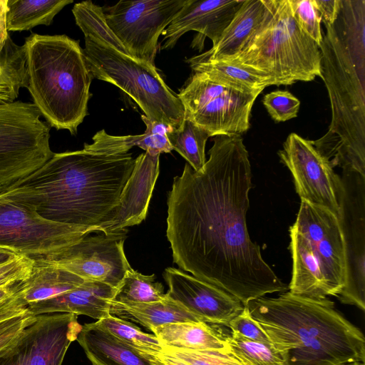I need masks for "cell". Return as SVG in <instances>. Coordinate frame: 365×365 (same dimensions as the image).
Returning <instances> with one entry per match:
<instances>
[{"label": "cell", "mask_w": 365, "mask_h": 365, "mask_svg": "<svg viewBox=\"0 0 365 365\" xmlns=\"http://www.w3.org/2000/svg\"><path fill=\"white\" fill-rule=\"evenodd\" d=\"M203 168L186 163L168 198L166 235L173 262L244 306L288 289L249 235L252 188L249 154L241 135H218Z\"/></svg>", "instance_id": "cell-1"}, {"label": "cell", "mask_w": 365, "mask_h": 365, "mask_svg": "<svg viewBox=\"0 0 365 365\" xmlns=\"http://www.w3.org/2000/svg\"><path fill=\"white\" fill-rule=\"evenodd\" d=\"M135 163L132 153L84 150L53 153L1 194L55 222L102 232L110 222Z\"/></svg>", "instance_id": "cell-2"}, {"label": "cell", "mask_w": 365, "mask_h": 365, "mask_svg": "<svg viewBox=\"0 0 365 365\" xmlns=\"http://www.w3.org/2000/svg\"><path fill=\"white\" fill-rule=\"evenodd\" d=\"M319 45L332 118L313 141L332 168L365 177V1L341 0Z\"/></svg>", "instance_id": "cell-3"}, {"label": "cell", "mask_w": 365, "mask_h": 365, "mask_svg": "<svg viewBox=\"0 0 365 365\" xmlns=\"http://www.w3.org/2000/svg\"><path fill=\"white\" fill-rule=\"evenodd\" d=\"M287 365L364 363L365 339L329 299H313L286 292L247 304Z\"/></svg>", "instance_id": "cell-4"}, {"label": "cell", "mask_w": 365, "mask_h": 365, "mask_svg": "<svg viewBox=\"0 0 365 365\" xmlns=\"http://www.w3.org/2000/svg\"><path fill=\"white\" fill-rule=\"evenodd\" d=\"M72 12L85 37L83 52L93 78L108 82L127 93L151 120L173 129L185 119L178 96L165 83L155 66L131 56L108 27L102 7L91 1L76 4Z\"/></svg>", "instance_id": "cell-5"}, {"label": "cell", "mask_w": 365, "mask_h": 365, "mask_svg": "<svg viewBox=\"0 0 365 365\" xmlns=\"http://www.w3.org/2000/svg\"><path fill=\"white\" fill-rule=\"evenodd\" d=\"M24 46L33 103L50 127L76 135L88 115L93 78L83 48L65 34H31Z\"/></svg>", "instance_id": "cell-6"}, {"label": "cell", "mask_w": 365, "mask_h": 365, "mask_svg": "<svg viewBox=\"0 0 365 365\" xmlns=\"http://www.w3.org/2000/svg\"><path fill=\"white\" fill-rule=\"evenodd\" d=\"M229 61L262 75L269 86L322 78L319 46L297 24L289 0H277L271 21Z\"/></svg>", "instance_id": "cell-7"}, {"label": "cell", "mask_w": 365, "mask_h": 365, "mask_svg": "<svg viewBox=\"0 0 365 365\" xmlns=\"http://www.w3.org/2000/svg\"><path fill=\"white\" fill-rule=\"evenodd\" d=\"M262 91H242L193 72L178 96L185 118L213 137L247 131L252 106Z\"/></svg>", "instance_id": "cell-8"}, {"label": "cell", "mask_w": 365, "mask_h": 365, "mask_svg": "<svg viewBox=\"0 0 365 365\" xmlns=\"http://www.w3.org/2000/svg\"><path fill=\"white\" fill-rule=\"evenodd\" d=\"M91 230L48 220L31 207L0 195V248L33 260L54 255Z\"/></svg>", "instance_id": "cell-9"}, {"label": "cell", "mask_w": 365, "mask_h": 365, "mask_svg": "<svg viewBox=\"0 0 365 365\" xmlns=\"http://www.w3.org/2000/svg\"><path fill=\"white\" fill-rule=\"evenodd\" d=\"M187 1H119L102 10L108 27L128 53L155 66L158 38Z\"/></svg>", "instance_id": "cell-10"}, {"label": "cell", "mask_w": 365, "mask_h": 365, "mask_svg": "<svg viewBox=\"0 0 365 365\" xmlns=\"http://www.w3.org/2000/svg\"><path fill=\"white\" fill-rule=\"evenodd\" d=\"M338 216L346 255V282L337 296L365 311V177L343 171Z\"/></svg>", "instance_id": "cell-11"}, {"label": "cell", "mask_w": 365, "mask_h": 365, "mask_svg": "<svg viewBox=\"0 0 365 365\" xmlns=\"http://www.w3.org/2000/svg\"><path fill=\"white\" fill-rule=\"evenodd\" d=\"M92 233L54 255L38 259L65 269L84 280L100 282L117 289L131 268L123 248L128 230Z\"/></svg>", "instance_id": "cell-12"}, {"label": "cell", "mask_w": 365, "mask_h": 365, "mask_svg": "<svg viewBox=\"0 0 365 365\" xmlns=\"http://www.w3.org/2000/svg\"><path fill=\"white\" fill-rule=\"evenodd\" d=\"M278 155L293 177L301 201L327 209L338 217L341 180L313 141L291 133Z\"/></svg>", "instance_id": "cell-13"}, {"label": "cell", "mask_w": 365, "mask_h": 365, "mask_svg": "<svg viewBox=\"0 0 365 365\" xmlns=\"http://www.w3.org/2000/svg\"><path fill=\"white\" fill-rule=\"evenodd\" d=\"M77 319L71 313L36 316L18 341L0 357V365H62L82 328Z\"/></svg>", "instance_id": "cell-14"}, {"label": "cell", "mask_w": 365, "mask_h": 365, "mask_svg": "<svg viewBox=\"0 0 365 365\" xmlns=\"http://www.w3.org/2000/svg\"><path fill=\"white\" fill-rule=\"evenodd\" d=\"M292 227L309 242L331 296L337 297L346 275L344 241L336 215L301 201Z\"/></svg>", "instance_id": "cell-15"}, {"label": "cell", "mask_w": 365, "mask_h": 365, "mask_svg": "<svg viewBox=\"0 0 365 365\" xmlns=\"http://www.w3.org/2000/svg\"><path fill=\"white\" fill-rule=\"evenodd\" d=\"M41 115L33 103H0V161L52 157L51 127Z\"/></svg>", "instance_id": "cell-16"}, {"label": "cell", "mask_w": 365, "mask_h": 365, "mask_svg": "<svg viewBox=\"0 0 365 365\" xmlns=\"http://www.w3.org/2000/svg\"><path fill=\"white\" fill-rule=\"evenodd\" d=\"M163 277L169 287L166 294L207 324L227 326L245 307L223 289L180 269L168 267Z\"/></svg>", "instance_id": "cell-17"}, {"label": "cell", "mask_w": 365, "mask_h": 365, "mask_svg": "<svg viewBox=\"0 0 365 365\" xmlns=\"http://www.w3.org/2000/svg\"><path fill=\"white\" fill-rule=\"evenodd\" d=\"M245 0H187L164 30L160 49L172 48L189 31L208 37L215 46Z\"/></svg>", "instance_id": "cell-18"}, {"label": "cell", "mask_w": 365, "mask_h": 365, "mask_svg": "<svg viewBox=\"0 0 365 365\" xmlns=\"http://www.w3.org/2000/svg\"><path fill=\"white\" fill-rule=\"evenodd\" d=\"M159 158L160 155L147 152L135 158L134 168L113 210V217L103 232L126 229L145 220L159 174Z\"/></svg>", "instance_id": "cell-19"}, {"label": "cell", "mask_w": 365, "mask_h": 365, "mask_svg": "<svg viewBox=\"0 0 365 365\" xmlns=\"http://www.w3.org/2000/svg\"><path fill=\"white\" fill-rule=\"evenodd\" d=\"M277 0H245L217 43L195 56L209 61L235 58L272 19Z\"/></svg>", "instance_id": "cell-20"}, {"label": "cell", "mask_w": 365, "mask_h": 365, "mask_svg": "<svg viewBox=\"0 0 365 365\" xmlns=\"http://www.w3.org/2000/svg\"><path fill=\"white\" fill-rule=\"evenodd\" d=\"M117 289L100 282L85 280L78 287L53 298L31 304L34 315L71 313L97 320L110 314L112 301Z\"/></svg>", "instance_id": "cell-21"}, {"label": "cell", "mask_w": 365, "mask_h": 365, "mask_svg": "<svg viewBox=\"0 0 365 365\" xmlns=\"http://www.w3.org/2000/svg\"><path fill=\"white\" fill-rule=\"evenodd\" d=\"M95 365H163L126 345L96 322L85 324L76 339Z\"/></svg>", "instance_id": "cell-22"}, {"label": "cell", "mask_w": 365, "mask_h": 365, "mask_svg": "<svg viewBox=\"0 0 365 365\" xmlns=\"http://www.w3.org/2000/svg\"><path fill=\"white\" fill-rule=\"evenodd\" d=\"M289 231L292 257L289 292L313 299H323L331 296L309 242L292 226Z\"/></svg>", "instance_id": "cell-23"}, {"label": "cell", "mask_w": 365, "mask_h": 365, "mask_svg": "<svg viewBox=\"0 0 365 365\" xmlns=\"http://www.w3.org/2000/svg\"><path fill=\"white\" fill-rule=\"evenodd\" d=\"M141 119L146 126L144 133L116 136L101 130L93 136L92 143H84L83 149L98 153L122 155L128 153L132 147L138 146L152 155H160L173 150L167 135L173 129L171 127L151 120L145 115H141Z\"/></svg>", "instance_id": "cell-24"}, {"label": "cell", "mask_w": 365, "mask_h": 365, "mask_svg": "<svg viewBox=\"0 0 365 365\" xmlns=\"http://www.w3.org/2000/svg\"><path fill=\"white\" fill-rule=\"evenodd\" d=\"M150 331L163 346L230 353L226 336H223L204 322L169 324L153 327Z\"/></svg>", "instance_id": "cell-25"}, {"label": "cell", "mask_w": 365, "mask_h": 365, "mask_svg": "<svg viewBox=\"0 0 365 365\" xmlns=\"http://www.w3.org/2000/svg\"><path fill=\"white\" fill-rule=\"evenodd\" d=\"M34 261L30 274L20 282L22 295L28 306L61 295L85 281L78 275L42 259Z\"/></svg>", "instance_id": "cell-26"}, {"label": "cell", "mask_w": 365, "mask_h": 365, "mask_svg": "<svg viewBox=\"0 0 365 365\" xmlns=\"http://www.w3.org/2000/svg\"><path fill=\"white\" fill-rule=\"evenodd\" d=\"M110 314L131 319L148 329L180 322H202L179 302L167 294L164 299L150 303H119L112 302Z\"/></svg>", "instance_id": "cell-27"}, {"label": "cell", "mask_w": 365, "mask_h": 365, "mask_svg": "<svg viewBox=\"0 0 365 365\" xmlns=\"http://www.w3.org/2000/svg\"><path fill=\"white\" fill-rule=\"evenodd\" d=\"M72 0H8V31H29L38 25L49 26L53 18Z\"/></svg>", "instance_id": "cell-28"}, {"label": "cell", "mask_w": 365, "mask_h": 365, "mask_svg": "<svg viewBox=\"0 0 365 365\" xmlns=\"http://www.w3.org/2000/svg\"><path fill=\"white\" fill-rule=\"evenodd\" d=\"M193 72L205 74L212 80L245 91L264 90L269 86L262 75L230 61H209L193 56L187 60Z\"/></svg>", "instance_id": "cell-29"}, {"label": "cell", "mask_w": 365, "mask_h": 365, "mask_svg": "<svg viewBox=\"0 0 365 365\" xmlns=\"http://www.w3.org/2000/svg\"><path fill=\"white\" fill-rule=\"evenodd\" d=\"M26 86L24 46L16 44L9 35L0 54V103L16 101L21 88Z\"/></svg>", "instance_id": "cell-30"}, {"label": "cell", "mask_w": 365, "mask_h": 365, "mask_svg": "<svg viewBox=\"0 0 365 365\" xmlns=\"http://www.w3.org/2000/svg\"><path fill=\"white\" fill-rule=\"evenodd\" d=\"M168 138L173 150L180 153L195 171L201 170L205 163V145L208 133L185 118L178 128L168 133Z\"/></svg>", "instance_id": "cell-31"}, {"label": "cell", "mask_w": 365, "mask_h": 365, "mask_svg": "<svg viewBox=\"0 0 365 365\" xmlns=\"http://www.w3.org/2000/svg\"><path fill=\"white\" fill-rule=\"evenodd\" d=\"M96 323L126 345L145 356L160 360L163 346L154 334L143 332L130 322L111 314Z\"/></svg>", "instance_id": "cell-32"}, {"label": "cell", "mask_w": 365, "mask_h": 365, "mask_svg": "<svg viewBox=\"0 0 365 365\" xmlns=\"http://www.w3.org/2000/svg\"><path fill=\"white\" fill-rule=\"evenodd\" d=\"M226 340L230 354L244 365H287L285 355L272 343L250 340L235 331Z\"/></svg>", "instance_id": "cell-33"}, {"label": "cell", "mask_w": 365, "mask_h": 365, "mask_svg": "<svg viewBox=\"0 0 365 365\" xmlns=\"http://www.w3.org/2000/svg\"><path fill=\"white\" fill-rule=\"evenodd\" d=\"M155 274L144 275L132 268L125 273L112 302L119 303H150L164 299L166 293Z\"/></svg>", "instance_id": "cell-34"}, {"label": "cell", "mask_w": 365, "mask_h": 365, "mask_svg": "<svg viewBox=\"0 0 365 365\" xmlns=\"http://www.w3.org/2000/svg\"><path fill=\"white\" fill-rule=\"evenodd\" d=\"M294 19L299 27L319 46L323 35L320 14L314 0H289Z\"/></svg>", "instance_id": "cell-35"}, {"label": "cell", "mask_w": 365, "mask_h": 365, "mask_svg": "<svg viewBox=\"0 0 365 365\" xmlns=\"http://www.w3.org/2000/svg\"><path fill=\"white\" fill-rule=\"evenodd\" d=\"M262 103L277 123L296 118L300 107L299 100L287 91H275L266 94Z\"/></svg>", "instance_id": "cell-36"}, {"label": "cell", "mask_w": 365, "mask_h": 365, "mask_svg": "<svg viewBox=\"0 0 365 365\" xmlns=\"http://www.w3.org/2000/svg\"><path fill=\"white\" fill-rule=\"evenodd\" d=\"M46 162L40 159L0 161V195L14 187Z\"/></svg>", "instance_id": "cell-37"}, {"label": "cell", "mask_w": 365, "mask_h": 365, "mask_svg": "<svg viewBox=\"0 0 365 365\" xmlns=\"http://www.w3.org/2000/svg\"><path fill=\"white\" fill-rule=\"evenodd\" d=\"M170 353L189 365H244L230 353L214 350H187L163 346Z\"/></svg>", "instance_id": "cell-38"}, {"label": "cell", "mask_w": 365, "mask_h": 365, "mask_svg": "<svg viewBox=\"0 0 365 365\" xmlns=\"http://www.w3.org/2000/svg\"><path fill=\"white\" fill-rule=\"evenodd\" d=\"M36 318V316L27 309L16 317L0 322V357L18 341Z\"/></svg>", "instance_id": "cell-39"}, {"label": "cell", "mask_w": 365, "mask_h": 365, "mask_svg": "<svg viewBox=\"0 0 365 365\" xmlns=\"http://www.w3.org/2000/svg\"><path fill=\"white\" fill-rule=\"evenodd\" d=\"M20 282L0 287V322L16 317L28 309Z\"/></svg>", "instance_id": "cell-40"}, {"label": "cell", "mask_w": 365, "mask_h": 365, "mask_svg": "<svg viewBox=\"0 0 365 365\" xmlns=\"http://www.w3.org/2000/svg\"><path fill=\"white\" fill-rule=\"evenodd\" d=\"M227 327L231 331H235L246 339L272 343L259 323L251 315L247 306H245L242 311Z\"/></svg>", "instance_id": "cell-41"}, {"label": "cell", "mask_w": 365, "mask_h": 365, "mask_svg": "<svg viewBox=\"0 0 365 365\" xmlns=\"http://www.w3.org/2000/svg\"><path fill=\"white\" fill-rule=\"evenodd\" d=\"M34 261L25 256L17 255L0 264V287L24 280L30 274Z\"/></svg>", "instance_id": "cell-42"}, {"label": "cell", "mask_w": 365, "mask_h": 365, "mask_svg": "<svg viewBox=\"0 0 365 365\" xmlns=\"http://www.w3.org/2000/svg\"><path fill=\"white\" fill-rule=\"evenodd\" d=\"M324 24H332L338 16L341 0H314Z\"/></svg>", "instance_id": "cell-43"}, {"label": "cell", "mask_w": 365, "mask_h": 365, "mask_svg": "<svg viewBox=\"0 0 365 365\" xmlns=\"http://www.w3.org/2000/svg\"><path fill=\"white\" fill-rule=\"evenodd\" d=\"M8 0H0V54L9 36L6 29V13Z\"/></svg>", "instance_id": "cell-44"}, {"label": "cell", "mask_w": 365, "mask_h": 365, "mask_svg": "<svg viewBox=\"0 0 365 365\" xmlns=\"http://www.w3.org/2000/svg\"><path fill=\"white\" fill-rule=\"evenodd\" d=\"M159 359L163 365H189L185 361L165 350H163V352L160 354Z\"/></svg>", "instance_id": "cell-45"}, {"label": "cell", "mask_w": 365, "mask_h": 365, "mask_svg": "<svg viewBox=\"0 0 365 365\" xmlns=\"http://www.w3.org/2000/svg\"><path fill=\"white\" fill-rule=\"evenodd\" d=\"M17 255L11 251L0 248V264L14 258Z\"/></svg>", "instance_id": "cell-46"}, {"label": "cell", "mask_w": 365, "mask_h": 365, "mask_svg": "<svg viewBox=\"0 0 365 365\" xmlns=\"http://www.w3.org/2000/svg\"><path fill=\"white\" fill-rule=\"evenodd\" d=\"M342 365H364V363H361V362H352V363L345 364H342Z\"/></svg>", "instance_id": "cell-47"}, {"label": "cell", "mask_w": 365, "mask_h": 365, "mask_svg": "<svg viewBox=\"0 0 365 365\" xmlns=\"http://www.w3.org/2000/svg\"><path fill=\"white\" fill-rule=\"evenodd\" d=\"M93 365H95V364H93Z\"/></svg>", "instance_id": "cell-48"}]
</instances>
